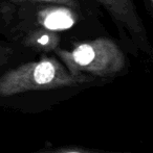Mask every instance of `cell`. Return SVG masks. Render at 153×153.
I'll list each match as a JSON object with an SVG mask.
<instances>
[{"label":"cell","instance_id":"1","mask_svg":"<svg viewBox=\"0 0 153 153\" xmlns=\"http://www.w3.org/2000/svg\"><path fill=\"white\" fill-rule=\"evenodd\" d=\"M58 55L72 74L88 72L106 76L120 72L125 65L123 51L112 40L106 38L78 43L72 50H59Z\"/></svg>","mask_w":153,"mask_h":153},{"label":"cell","instance_id":"2","mask_svg":"<svg viewBox=\"0 0 153 153\" xmlns=\"http://www.w3.org/2000/svg\"><path fill=\"white\" fill-rule=\"evenodd\" d=\"M86 80L81 74H69L55 59H42L12 70L0 80V93L11 94L25 90L50 89Z\"/></svg>","mask_w":153,"mask_h":153},{"label":"cell","instance_id":"3","mask_svg":"<svg viewBox=\"0 0 153 153\" xmlns=\"http://www.w3.org/2000/svg\"><path fill=\"white\" fill-rule=\"evenodd\" d=\"M111 15L115 21L122 28L139 40L144 47L147 46L146 30L136 12L133 0H96Z\"/></svg>","mask_w":153,"mask_h":153},{"label":"cell","instance_id":"4","mask_svg":"<svg viewBox=\"0 0 153 153\" xmlns=\"http://www.w3.org/2000/svg\"><path fill=\"white\" fill-rule=\"evenodd\" d=\"M38 20L41 25L50 30H64L70 28L76 22L74 13L68 6L45 8L39 13Z\"/></svg>","mask_w":153,"mask_h":153},{"label":"cell","instance_id":"5","mask_svg":"<svg viewBox=\"0 0 153 153\" xmlns=\"http://www.w3.org/2000/svg\"><path fill=\"white\" fill-rule=\"evenodd\" d=\"M15 2H21V1H34V2H50V3H57L61 4L64 6H68V7L76 8L78 6L76 0H12Z\"/></svg>","mask_w":153,"mask_h":153},{"label":"cell","instance_id":"6","mask_svg":"<svg viewBox=\"0 0 153 153\" xmlns=\"http://www.w3.org/2000/svg\"><path fill=\"white\" fill-rule=\"evenodd\" d=\"M148 2H149L150 5H151V4H152V0H148Z\"/></svg>","mask_w":153,"mask_h":153},{"label":"cell","instance_id":"7","mask_svg":"<svg viewBox=\"0 0 153 153\" xmlns=\"http://www.w3.org/2000/svg\"><path fill=\"white\" fill-rule=\"evenodd\" d=\"M67 153H80V152H76V151H72V152H67Z\"/></svg>","mask_w":153,"mask_h":153}]
</instances>
